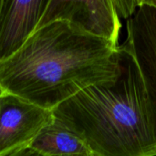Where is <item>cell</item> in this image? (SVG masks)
Masks as SVG:
<instances>
[{
	"label": "cell",
	"instance_id": "1",
	"mask_svg": "<svg viewBox=\"0 0 156 156\" xmlns=\"http://www.w3.org/2000/svg\"><path fill=\"white\" fill-rule=\"evenodd\" d=\"M118 64V48L66 20H54L0 62V85L4 92L52 111L80 90L113 79Z\"/></svg>",
	"mask_w": 156,
	"mask_h": 156
},
{
	"label": "cell",
	"instance_id": "2",
	"mask_svg": "<svg viewBox=\"0 0 156 156\" xmlns=\"http://www.w3.org/2000/svg\"><path fill=\"white\" fill-rule=\"evenodd\" d=\"M117 75L90 86L52 110L54 120L92 156H156L148 99L139 66L123 43Z\"/></svg>",
	"mask_w": 156,
	"mask_h": 156
},
{
	"label": "cell",
	"instance_id": "3",
	"mask_svg": "<svg viewBox=\"0 0 156 156\" xmlns=\"http://www.w3.org/2000/svg\"><path fill=\"white\" fill-rule=\"evenodd\" d=\"M54 20H66L119 47L122 24L112 0H48L37 27Z\"/></svg>",
	"mask_w": 156,
	"mask_h": 156
},
{
	"label": "cell",
	"instance_id": "4",
	"mask_svg": "<svg viewBox=\"0 0 156 156\" xmlns=\"http://www.w3.org/2000/svg\"><path fill=\"white\" fill-rule=\"evenodd\" d=\"M53 119L52 111L4 92L0 96V156L29 146Z\"/></svg>",
	"mask_w": 156,
	"mask_h": 156
},
{
	"label": "cell",
	"instance_id": "5",
	"mask_svg": "<svg viewBox=\"0 0 156 156\" xmlns=\"http://www.w3.org/2000/svg\"><path fill=\"white\" fill-rule=\"evenodd\" d=\"M124 44L133 55L145 85L156 144V7L145 0L127 19Z\"/></svg>",
	"mask_w": 156,
	"mask_h": 156
},
{
	"label": "cell",
	"instance_id": "6",
	"mask_svg": "<svg viewBox=\"0 0 156 156\" xmlns=\"http://www.w3.org/2000/svg\"><path fill=\"white\" fill-rule=\"evenodd\" d=\"M48 0H2L0 62L16 53L37 28Z\"/></svg>",
	"mask_w": 156,
	"mask_h": 156
},
{
	"label": "cell",
	"instance_id": "7",
	"mask_svg": "<svg viewBox=\"0 0 156 156\" xmlns=\"http://www.w3.org/2000/svg\"><path fill=\"white\" fill-rule=\"evenodd\" d=\"M29 147L44 156L90 154L84 144L53 119L32 141Z\"/></svg>",
	"mask_w": 156,
	"mask_h": 156
},
{
	"label": "cell",
	"instance_id": "8",
	"mask_svg": "<svg viewBox=\"0 0 156 156\" xmlns=\"http://www.w3.org/2000/svg\"><path fill=\"white\" fill-rule=\"evenodd\" d=\"M113 6L120 17L129 19L140 5V0H112Z\"/></svg>",
	"mask_w": 156,
	"mask_h": 156
},
{
	"label": "cell",
	"instance_id": "9",
	"mask_svg": "<svg viewBox=\"0 0 156 156\" xmlns=\"http://www.w3.org/2000/svg\"><path fill=\"white\" fill-rule=\"evenodd\" d=\"M4 156H44L40 154L39 153H37V151H35L34 149H32L29 146L24 147V148H20L17 149L6 155Z\"/></svg>",
	"mask_w": 156,
	"mask_h": 156
},
{
	"label": "cell",
	"instance_id": "10",
	"mask_svg": "<svg viewBox=\"0 0 156 156\" xmlns=\"http://www.w3.org/2000/svg\"><path fill=\"white\" fill-rule=\"evenodd\" d=\"M148 4H150V5H154V6H155L156 7V0H145Z\"/></svg>",
	"mask_w": 156,
	"mask_h": 156
},
{
	"label": "cell",
	"instance_id": "11",
	"mask_svg": "<svg viewBox=\"0 0 156 156\" xmlns=\"http://www.w3.org/2000/svg\"><path fill=\"white\" fill-rule=\"evenodd\" d=\"M69 156H92L90 154H75V155H69Z\"/></svg>",
	"mask_w": 156,
	"mask_h": 156
},
{
	"label": "cell",
	"instance_id": "12",
	"mask_svg": "<svg viewBox=\"0 0 156 156\" xmlns=\"http://www.w3.org/2000/svg\"><path fill=\"white\" fill-rule=\"evenodd\" d=\"M3 93H4V90H3V89H2V87H1V85H0V96H1Z\"/></svg>",
	"mask_w": 156,
	"mask_h": 156
},
{
	"label": "cell",
	"instance_id": "13",
	"mask_svg": "<svg viewBox=\"0 0 156 156\" xmlns=\"http://www.w3.org/2000/svg\"><path fill=\"white\" fill-rule=\"evenodd\" d=\"M1 2H2V0H0V7H1Z\"/></svg>",
	"mask_w": 156,
	"mask_h": 156
}]
</instances>
